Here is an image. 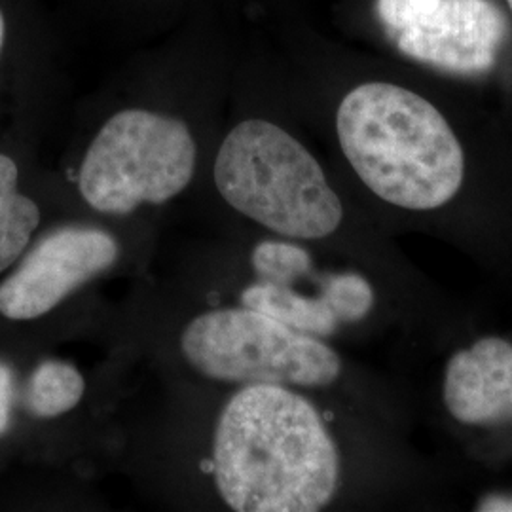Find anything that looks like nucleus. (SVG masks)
I'll list each match as a JSON object with an SVG mask.
<instances>
[{
  "instance_id": "obj_1",
  "label": "nucleus",
  "mask_w": 512,
  "mask_h": 512,
  "mask_svg": "<svg viewBox=\"0 0 512 512\" xmlns=\"http://www.w3.org/2000/svg\"><path fill=\"white\" fill-rule=\"evenodd\" d=\"M213 480L236 512H315L332 501L340 456L315 406L285 385H245L220 412Z\"/></svg>"
},
{
  "instance_id": "obj_2",
  "label": "nucleus",
  "mask_w": 512,
  "mask_h": 512,
  "mask_svg": "<svg viewBox=\"0 0 512 512\" xmlns=\"http://www.w3.org/2000/svg\"><path fill=\"white\" fill-rule=\"evenodd\" d=\"M338 141L359 179L385 202L431 211L456 198L465 156L456 133L427 99L366 82L342 99Z\"/></svg>"
},
{
  "instance_id": "obj_3",
  "label": "nucleus",
  "mask_w": 512,
  "mask_h": 512,
  "mask_svg": "<svg viewBox=\"0 0 512 512\" xmlns=\"http://www.w3.org/2000/svg\"><path fill=\"white\" fill-rule=\"evenodd\" d=\"M213 179L232 209L285 238H327L344 219V205L310 150L268 120L230 129Z\"/></svg>"
},
{
  "instance_id": "obj_4",
  "label": "nucleus",
  "mask_w": 512,
  "mask_h": 512,
  "mask_svg": "<svg viewBox=\"0 0 512 512\" xmlns=\"http://www.w3.org/2000/svg\"><path fill=\"white\" fill-rule=\"evenodd\" d=\"M198 148L181 118L147 109L116 112L93 137L78 171L82 200L101 215L124 217L184 192Z\"/></svg>"
},
{
  "instance_id": "obj_5",
  "label": "nucleus",
  "mask_w": 512,
  "mask_h": 512,
  "mask_svg": "<svg viewBox=\"0 0 512 512\" xmlns=\"http://www.w3.org/2000/svg\"><path fill=\"white\" fill-rule=\"evenodd\" d=\"M181 353L203 378L241 387H325L342 372L338 353L317 336L245 306L196 315L181 334Z\"/></svg>"
},
{
  "instance_id": "obj_6",
  "label": "nucleus",
  "mask_w": 512,
  "mask_h": 512,
  "mask_svg": "<svg viewBox=\"0 0 512 512\" xmlns=\"http://www.w3.org/2000/svg\"><path fill=\"white\" fill-rule=\"evenodd\" d=\"M376 12L404 55L446 73L492 71L509 38L494 0H376Z\"/></svg>"
},
{
  "instance_id": "obj_7",
  "label": "nucleus",
  "mask_w": 512,
  "mask_h": 512,
  "mask_svg": "<svg viewBox=\"0 0 512 512\" xmlns=\"http://www.w3.org/2000/svg\"><path fill=\"white\" fill-rule=\"evenodd\" d=\"M120 258V243L95 226L67 224L50 230L25 251L0 283V315L33 321L105 274Z\"/></svg>"
},
{
  "instance_id": "obj_8",
  "label": "nucleus",
  "mask_w": 512,
  "mask_h": 512,
  "mask_svg": "<svg viewBox=\"0 0 512 512\" xmlns=\"http://www.w3.org/2000/svg\"><path fill=\"white\" fill-rule=\"evenodd\" d=\"M444 403L465 425H501L512 421V344L482 338L456 353L444 378Z\"/></svg>"
},
{
  "instance_id": "obj_9",
  "label": "nucleus",
  "mask_w": 512,
  "mask_h": 512,
  "mask_svg": "<svg viewBox=\"0 0 512 512\" xmlns=\"http://www.w3.org/2000/svg\"><path fill=\"white\" fill-rule=\"evenodd\" d=\"M241 306L266 313L291 329L325 338L340 327L327 302L294 293L291 287L272 283H253L241 293Z\"/></svg>"
},
{
  "instance_id": "obj_10",
  "label": "nucleus",
  "mask_w": 512,
  "mask_h": 512,
  "mask_svg": "<svg viewBox=\"0 0 512 512\" xmlns=\"http://www.w3.org/2000/svg\"><path fill=\"white\" fill-rule=\"evenodd\" d=\"M18 184V164L0 152V274L27 251L40 224V207Z\"/></svg>"
},
{
  "instance_id": "obj_11",
  "label": "nucleus",
  "mask_w": 512,
  "mask_h": 512,
  "mask_svg": "<svg viewBox=\"0 0 512 512\" xmlns=\"http://www.w3.org/2000/svg\"><path fill=\"white\" fill-rule=\"evenodd\" d=\"M86 380L76 366L48 359L29 376L25 389V408L31 416L52 420L73 412L84 399Z\"/></svg>"
},
{
  "instance_id": "obj_12",
  "label": "nucleus",
  "mask_w": 512,
  "mask_h": 512,
  "mask_svg": "<svg viewBox=\"0 0 512 512\" xmlns=\"http://www.w3.org/2000/svg\"><path fill=\"white\" fill-rule=\"evenodd\" d=\"M251 268L262 283L291 287L296 279L310 272L311 255L291 241L266 239L253 249Z\"/></svg>"
},
{
  "instance_id": "obj_13",
  "label": "nucleus",
  "mask_w": 512,
  "mask_h": 512,
  "mask_svg": "<svg viewBox=\"0 0 512 512\" xmlns=\"http://www.w3.org/2000/svg\"><path fill=\"white\" fill-rule=\"evenodd\" d=\"M321 298L327 302L336 321L357 323L365 319L374 308V291L372 285L359 274L329 275L323 283Z\"/></svg>"
},
{
  "instance_id": "obj_14",
  "label": "nucleus",
  "mask_w": 512,
  "mask_h": 512,
  "mask_svg": "<svg viewBox=\"0 0 512 512\" xmlns=\"http://www.w3.org/2000/svg\"><path fill=\"white\" fill-rule=\"evenodd\" d=\"M12 404H14V378L12 370L0 363V435H4L12 421Z\"/></svg>"
},
{
  "instance_id": "obj_15",
  "label": "nucleus",
  "mask_w": 512,
  "mask_h": 512,
  "mask_svg": "<svg viewBox=\"0 0 512 512\" xmlns=\"http://www.w3.org/2000/svg\"><path fill=\"white\" fill-rule=\"evenodd\" d=\"M478 511L484 512H512V497L505 495H490L480 505Z\"/></svg>"
},
{
  "instance_id": "obj_16",
  "label": "nucleus",
  "mask_w": 512,
  "mask_h": 512,
  "mask_svg": "<svg viewBox=\"0 0 512 512\" xmlns=\"http://www.w3.org/2000/svg\"><path fill=\"white\" fill-rule=\"evenodd\" d=\"M4 42H6V18H4V12L0 8V54L4 50Z\"/></svg>"
},
{
  "instance_id": "obj_17",
  "label": "nucleus",
  "mask_w": 512,
  "mask_h": 512,
  "mask_svg": "<svg viewBox=\"0 0 512 512\" xmlns=\"http://www.w3.org/2000/svg\"><path fill=\"white\" fill-rule=\"evenodd\" d=\"M507 4H509V8H511V12H512V0H507Z\"/></svg>"
}]
</instances>
